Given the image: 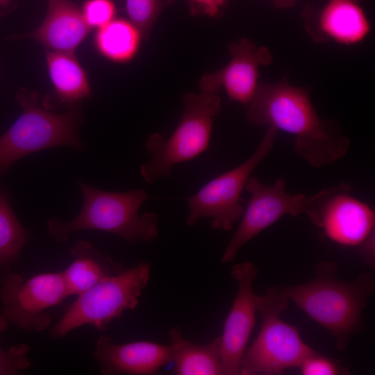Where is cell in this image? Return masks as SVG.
Segmentation results:
<instances>
[{"mask_svg": "<svg viewBox=\"0 0 375 375\" xmlns=\"http://www.w3.org/2000/svg\"><path fill=\"white\" fill-rule=\"evenodd\" d=\"M28 233L15 215L6 190H0V278L11 272L12 264L19 259Z\"/></svg>", "mask_w": 375, "mask_h": 375, "instance_id": "44dd1931", "label": "cell"}, {"mask_svg": "<svg viewBox=\"0 0 375 375\" xmlns=\"http://www.w3.org/2000/svg\"><path fill=\"white\" fill-rule=\"evenodd\" d=\"M78 185L83 197L81 212L68 222L58 217L48 220L47 233L52 240L66 242L72 233L85 230L112 233L132 244L157 238L158 215L152 212L139 214L140 207L149 198L144 190L112 192L82 181Z\"/></svg>", "mask_w": 375, "mask_h": 375, "instance_id": "3957f363", "label": "cell"}, {"mask_svg": "<svg viewBox=\"0 0 375 375\" xmlns=\"http://www.w3.org/2000/svg\"><path fill=\"white\" fill-rule=\"evenodd\" d=\"M230 62L222 69L203 75L201 92L215 93L224 88L232 100L245 106L258 88L260 66L270 64L273 59L269 49L258 47L247 38H242L228 47Z\"/></svg>", "mask_w": 375, "mask_h": 375, "instance_id": "4fadbf2b", "label": "cell"}, {"mask_svg": "<svg viewBox=\"0 0 375 375\" xmlns=\"http://www.w3.org/2000/svg\"><path fill=\"white\" fill-rule=\"evenodd\" d=\"M142 35L140 30L131 22L114 18L97 29L94 41L101 56L112 62L124 63L136 55Z\"/></svg>", "mask_w": 375, "mask_h": 375, "instance_id": "ffe728a7", "label": "cell"}, {"mask_svg": "<svg viewBox=\"0 0 375 375\" xmlns=\"http://www.w3.org/2000/svg\"><path fill=\"white\" fill-rule=\"evenodd\" d=\"M322 34L335 42L353 45L370 32V24L356 0H328L318 18Z\"/></svg>", "mask_w": 375, "mask_h": 375, "instance_id": "e0dca14e", "label": "cell"}, {"mask_svg": "<svg viewBox=\"0 0 375 375\" xmlns=\"http://www.w3.org/2000/svg\"><path fill=\"white\" fill-rule=\"evenodd\" d=\"M338 269L334 262H320L316 266V277L310 281L280 289L326 328L342 351L362 328V310L374 293L375 277L372 272H363L351 281H342L336 277Z\"/></svg>", "mask_w": 375, "mask_h": 375, "instance_id": "7a4b0ae2", "label": "cell"}, {"mask_svg": "<svg viewBox=\"0 0 375 375\" xmlns=\"http://www.w3.org/2000/svg\"><path fill=\"white\" fill-rule=\"evenodd\" d=\"M246 109L252 124L273 126L293 135L295 152L312 167L331 165L349 149L350 140L343 134L340 123L321 118L309 90L285 78L274 84L258 83Z\"/></svg>", "mask_w": 375, "mask_h": 375, "instance_id": "6da1fadb", "label": "cell"}, {"mask_svg": "<svg viewBox=\"0 0 375 375\" xmlns=\"http://www.w3.org/2000/svg\"><path fill=\"white\" fill-rule=\"evenodd\" d=\"M278 130L268 126L251 156L236 167L215 177L188 199L187 224L195 226L201 218H210L213 229L231 230L240 220L244 208L240 203L246 183L257 167L269 155Z\"/></svg>", "mask_w": 375, "mask_h": 375, "instance_id": "ba28073f", "label": "cell"}, {"mask_svg": "<svg viewBox=\"0 0 375 375\" xmlns=\"http://www.w3.org/2000/svg\"><path fill=\"white\" fill-rule=\"evenodd\" d=\"M103 375L155 374L172 361L170 345L150 341L119 344L109 336H100L93 352Z\"/></svg>", "mask_w": 375, "mask_h": 375, "instance_id": "5bb4252c", "label": "cell"}, {"mask_svg": "<svg viewBox=\"0 0 375 375\" xmlns=\"http://www.w3.org/2000/svg\"><path fill=\"white\" fill-rule=\"evenodd\" d=\"M183 103V111L172 135L164 138L153 133L147 139L151 160L141 165L140 172L148 183L168 177L175 165L194 158L208 147L213 122L221 112L219 97L215 93H188Z\"/></svg>", "mask_w": 375, "mask_h": 375, "instance_id": "5b68a950", "label": "cell"}, {"mask_svg": "<svg viewBox=\"0 0 375 375\" xmlns=\"http://www.w3.org/2000/svg\"><path fill=\"white\" fill-rule=\"evenodd\" d=\"M69 251L73 260L62 271L69 296H78L99 281L123 270L120 263L88 241H76Z\"/></svg>", "mask_w": 375, "mask_h": 375, "instance_id": "2e32d148", "label": "cell"}, {"mask_svg": "<svg viewBox=\"0 0 375 375\" xmlns=\"http://www.w3.org/2000/svg\"><path fill=\"white\" fill-rule=\"evenodd\" d=\"M289 299L280 288L268 289L258 297V312L262 318L259 333L245 351L241 375L281 374L301 362L316 351L302 340L299 329L280 317Z\"/></svg>", "mask_w": 375, "mask_h": 375, "instance_id": "8992f818", "label": "cell"}, {"mask_svg": "<svg viewBox=\"0 0 375 375\" xmlns=\"http://www.w3.org/2000/svg\"><path fill=\"white\" fill-rule=\"evenodd\" d=\"M11 0H0V9L7 8Z\"/></svg>", "mask_w": 375, "mask_h": 375, "instance_id": "f1b7e54d", "label": "cell"}, {"mask_svg": "<svg viewBox=\"0 0 375 375\" xmlns=\"http://www.w3.org/2000/svg\"><path fill=\"white\" fill-rule=\"evenodd\" d=\"M2 314L17 328L41 332L51 324L47 310L68 296L62 272L41 273L25 279L12 272L0 278Z\"/></svg>", "mask_w": 375, "mask_h": 375, "instance_id": "9c48e42d", "label": "cell"}, {"mask_svg": "<svg viewBox=\"0 0 375 375\" xmlns=\"http://www.w3.org/2000/svg\"><path fill=\"white\" fill-rule=\"evenodd\" d=\"M46 62L54 92L62 103L72 106L90 96L87 74L74 52L47 50Z\"/></svg>", "mask_w": 375, "mask_h": 375, "instance_id": "d6986e66", "label": "cell"}, {"mask_svg": "<svg viewBox=\"0 0 375 375\" xmlns=\"http://www.w3.org/2000/svg\"><path fill=\"white\" fill-rule=\"evenodd\" d=\"M244 189L249 193L250 199L239 227L224 249L222 258L224 263L233 262L246 243L282 217L306 214L308 206L310 197L288 193L282 176L271 185L251 176Z\"/></svg>", "mask_w": 375, "mask_h": 375, "instance_id": "8fae6325", "label": "cell"}, {"mask_svg": "<svg viewBox=\"0 0 375 375\" xmlns=\"http://www.w3.org/2000/svg\"><path fill=\"white\" fill-rule=\"evenodd\" d=\"M347 183L325 188L310 196L306 215L332 241L359 245L374 229V211L351 194Z\"/></svg>", "mask_w": 375, "mask_h": 375, "instance_id": "30bf717a", "label": "cell"}, {"mask_svg": "<svg viewBox=\"0 0 375 375\" xmlns=\"http://www.w3.org/2000/svg\"><path fill=\"white\" fill-rule=\"evenodd\" d=\"M171 2V0H126V10L130 22L142 35L147 37L162 10Z\"/></svg>", "mask_w": 375, "mask_h": 375, "instance_id": "7402d4cb", "label": "cell"}, {"mask_svg": "<svg viewBox=\"0 0 375 375\" xmlns=\"http://www.w3.org/2000/svg\"><path fill=\"white\" fill-rule=\"evenodd\" d=\"M169 335L175 374L223 375L220 336L199 345L186 340L179 327L172 328Z\"/></svg>", "mask_w": 375, "mask_h": 375, "instance_id": "ac0fdd59", "label": "cell"}, {"mask_svg": "<svg viewBox=\"0 0 375 375\" xmlns=\"http://www.w3.org/2000/svg\"><path fill=\"white\" fill-rule=\"evenodd\" d=\"M278 8H289L293 6L297 0H270Z\"/></svg>", "mask_w": 375, "mask_h": 375, "instance_id": "83f0119b", "label": "cell"}, {"mask_svg": "<svg viewBox=\"0 0 375 375\" xmlns=\"http://www.w3.org/2000/svg\"><path fill=\"white\" fill-rule=\"evenodd\" d=\"M151 265L140 262L135 266L108 277L79 294L62 318L50 330L53 339H60L72 331L91 325L105 331L128 310L135 308L148 284Z\"/></svg>", "mask_w": 375, "mask_h": 375, "instance_id": "52a82bcc", "label": "cell"}, {"mask_svg": "<svg viewBox=\"0 0 375 375\" xmlns=\"http://www.w3.org/2000/svg\"><path fill=\"white\" fill-rule=\"evenodd\" d=\"M91 30L72 1L49 0L43 22L21 38L35 40L50 51L74 52Z\"/></svg>", "mask_w": 375, "mask_h": 375, "instance_id": "9a60e30c", "label": "cell"}, {"mask_svg": "<svg viewBox=\"0 0 375 375\" xmlns=\"http://www.w3.org/2000/svg\"><path fill=\"white\" fill-rule=\"evenodd\" d=\"M8 328V320L0 312V334ZM29 347L26 344L11 346L8 349L0 347V375H15L31 367L28 357Z\"/></svg>", "mask_w": 375, "mask_h": 375, "instance_id": "603a6c76", "label": "cell"}, {"mask_svg": "<svg viewBox=\"0 0 375 375\" xmlns=\"http://www.w3.org/2000/svg\"><path fill=\"white\" fill-rule=\"evenodd\" d=\"M191 6L192 12L203 14L210 17L216 16L226 0H186Z\"/></svg>", "mask_w": 375, "mask_h": 375, "instance_id": "484cf974", "label": "cell"}, {"mask_svg": "<svg viewBox=\"0 0 375 375\" xmlns=\"http://www.w3.org/2000/svg\"><path fill=\"white\" fill-rule=\"evenodd\" d=\"M88 26L99 28L112 21L116 14V8L111 0H86L81 9Z\"/></svg>", "mask_w": 375, "mask_h": 375, "instance_id": "cb8c5ba5", "label": "cell"}, {"mask_svg": "<svg viewBox=\"0 0 375 375\" xmlns=\"http://www.w3.org/2000/svg\"><path fill=\"white\" fill-rule=\"evenodd\" d=\"M16 99L22 113L0 136V178L15 162L35 152L64 146L83 148L78 133L82 123L78 108L52 112L40 106L36 92L24 89L17 92Z\"/></svg>", "mask_w": 375, "mask_h": 375, "instance_id": "277c9868", "label": "cell"}, {"mask_svg": "<svg viewBox=\"0 0 375 375\" xmlns=\"http://www.w3.org/2000/svg\"><path fill=\"white\" fill-rule=\"evenodd\" d=\"M374 229L367 238L358 246H359V254L362 260L368 265L374 267L375 265V243Z\"/></svg>", "mask_w": 375, "mask_h": 375, "instance_id": "4316f807", "label": "cell"}, {"mask_svg": "<svg viewBox=\"0 0 375 375\" xmlns=\"http://www.w3.org/2000/svg\"><path fill=\"white\" fill-rule=\"evenodd\" d=\"M303 375H337L348 374L347 369L338 362L317 351L307 357L299 367Z\"/></svg>", "mask_w": 375, "mask_h": 375, "instance_id": "d4e9b609", "label": "cell"}, {"mask_svg": "<svg viewBox=\"0 0 375 375\" xmlns=\"http://www.w3.org/2000/svg\"><path fill=\"white\" fill-rule=\"evenodd\" d=\"M257 267L251 262L234 265L231 277L238 283V292L226 319L221 338V362L223 375L240 374L247 345L256 323L258 297L253 283Z\"/></svg>", "mask_w": 375, "mask_h": 375, "instance_id": "7c38bea8", "label": "cell"}]
</instances>
